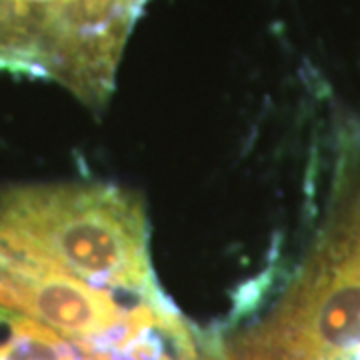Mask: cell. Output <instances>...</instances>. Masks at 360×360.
<instances>
[{
  "label": "cell",
  "mask_w": 360,
  "mask_h": 360,
  "mask_svg": "<svg viewBox=\"0 0 360 360\" xmlns=\"http://www.w3.org/2000/svg\"><path fill=\"white\" fill-rule=\"evenodd\" d=\"M264 350L269 360H360V176L286 288Z\"/></svg>",
  "instance_id": "cell-3"
},
{
  "label": "cell",
  "mask_w": 360,
  "mask_h": 360,
  "mask_svg": "<svg viewBox=\"0 0 360 360\" xmlns=\"http://www.w3.org/2000/svg\"><path fill=\"white\" fill-rule=\"evenodd\" d=\"M148 0H0V72L60 84L90 110L116 70Z\"/></svg>",
  "instance_id": "cell-2"
},
{
  "label": "cell",
  "mask_w": 360,
  "mask_h": 360,
  "mask_svg": "<svg viewBox=\"0 0 360 360\" xmlns=\"http://www.w3.org/2000/svg\"><path fill=\"white\" fill-rule=\"evenodd\" d=\"M0 234L89 283L155 290L144 208L115 186L42 184L0 194Z\"/></svg>",
  "instance_id": "cell-1"
}]
</instances>
